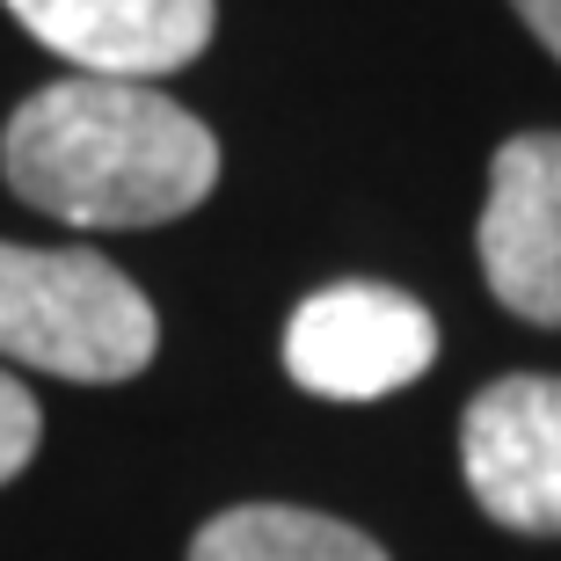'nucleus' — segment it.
<instances>
[{
    "label": "nucleus",
    "instance_id": "obj_4",
    "mask_svg": "<svg viewBox=\"0 0 561 561\" xmlns=\"http://www.w3.org/2000/svg\"><path fill=\"white\" fill-rule=\"evenodd\" d=\"M467 489L511 533H561V379L511 373L481 387L459 423Z\"/></svg>",
    "mask_w": 561,
    "mask_h": 561
},
{
    "label": "nucleus",
    "instance_id": "obj_1",
    "mask_svg": "<svg viewBox=\"0 0 561 561\" xmlns=\"http://www.w3.org/2000/svg\"><path fill=\"white\" fill-rule=\"evenodd\" d=\"M0 168L22 205L73 227H161L219 183V139L153 81H73L37 88L0 131Z\"/></svg>",
    "mask_w": 561,
    "mask_h": 561
},
{
    "label": "nucleus",
    "instance_id": "obj_9",
    "mask_svg": "<svg viewBox=\"0 0 561 561\" xmlns=\"http://www.w3.org/2000/svg\"><path fill=\"white\" fill-rule=\"evenodd\" d=\"M511 8H518V22L561 59V0H511Z\"/></svg>",
    "mask_w": 561,
    "mask_h": 561
},
{
    "label": "nucleus",
    "instance_id": "obj_3",
    "mask_svg": "<svg viewBox=\"0 0 561 561\" xmlns=\"http://www.w3.org/2000/svg\"><path fill=\"white\" fill-rule=\"evenodd\" d=\"M437 321L394 285H329L285 321V373L321 401H379L431 373Z\"/></svg>",
    "mask_w": 561,
    "mask_h": 561
},
{
    "label": "nucleus",
    "instance_id": "obj_6",
    "mask_svg": "<svg viewBox=\"0 0 561 561\" xmlns=\"http://www.w3.org/2000/svg\"><path fill=\"white\" fill-rule=\"evenodd\" d=\"M8 15L103 81H161L211 44V0H8Z\"/></svg>",
    "mask_w": 561,
    "mask_h": 561
},
{
    "label": "nucleus",
    "instance_id": "obj_7",
    "mask_svg": "<svg viewBox=\"0 0 561 561\" xmlns=\"http://www.w3.org/2000/svg\"><path fill=\"white\" fill-rule=\"evenodd\" d=\"M190 561H387V554L343 518L291 511V503H241L197 533Z\"/></svg>",
    "mask_w": 561,
    "mask_h": 561
},
{
    "label": "nucleus",
    "instance_id": "obj_2",
    "mask_svg": "<svg viewBox=\"0 0 561 561\" xmlns=\"http://www.w3.org/2000/svg\"><path fill=\"white\" fill-rule=\"evenodd\" d=\"M161 321L125 271L88 249H15L0 241V357L37 373L110 387L146 373Z\"/></svg>",
    "mask_w": 561,
    "mask_h": 561
},
{
    "label": "nucleus",
    "instance_id": "obj_5",
    "mask_svg": "<svg viewBox=\"0 0 561 561\" xmlns=\"http://www.w3.org/2000/svg\"><path fill=\"white\" fill-rule=\"evenodd\" d=\"M481 271L518 321L561 329V131H518L496 146Z\"/></svg>",
    "mask_w": 561,
    "mask_h": 561
},
{
    "label": "nucleus",
    "instance_id": "obj_8",
    "mask_svg": "<svg viewBox=\"0 0 561 561\" xmlns=\"http://www.w3.org/2000/svg\"><path fill=\"white\" fill-rule=\"evenodd\" d=\"M37 431H44V416H37V401H30V387L15 373H0V481H15L30 467Z\"/></svg>",
    "mask_w": 561,
    "mask_h": 561
}]
</instances>
